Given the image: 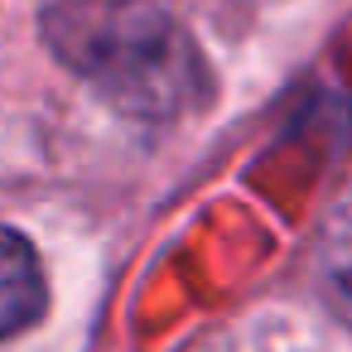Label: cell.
Segmentation results:
<instances>
[{"label": "cell", "instance_id": "7a4b0ae2", "mask_svg": "<svg viewBox=\"0 0 352 352\" xmlns=\"http://www.w3.org/2000/svg\"><path fill=\"white\" fill-rule=\"evenodd\" d=\"M44 304H49V285L34 246L20 232L0 227V338L25 333L44 314Z\"/></svg>", "mask_w": 352, "mask_h": 352}, {"label": "cell", "instance_id": "3957f363", "mask_svg": "<svg viewBox=\"0 0 352 352\" xmlns=\"http://www.w3.org/2000/svg\"><path fill=\"white\" fill-rule=\"evenodd\" d=\"M323 285L352 314V208L333 222V232L323 241Z\"/></svg>", "mask_w": 352, "mask_h": 352}, {"label": "cell", "instance_id": "6da1fadb", "mask_svg": "<svg viewBox=\"0 0 352 352\" xmlns=\"http://www.w3.org/2000/svg\"><path fill=\"white\" fill-rule=\"evenodd\" d=\"M44 39L131 116H179L203 92V58L160 0H49Z\"/></svg>", "mask_w": 352, "mask_h": 352}]
</instances>
